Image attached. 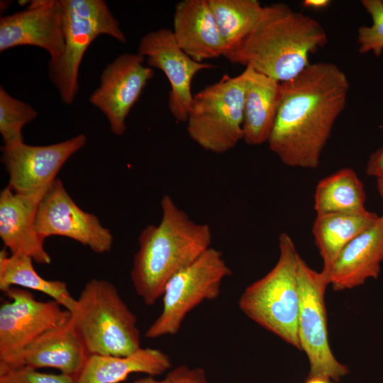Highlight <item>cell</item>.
Here are the masks:
<instances>
[{
    "instance_id": "6da1fadb",
    "label": "cell",
    "mask_w": 383,
    "mask_h": 383,
    "mask_svg": "<svg viewBox=\"0 0 383 383\" xmlns=\"http://www.w3.org/2000/svg\"><path fill=\"white\" fill-rule=\"evenodd\" d=\"M350 84L332 62L310 64L281 82V100L268 140L284 165L316 169L334 123L346 106Z\"/></svg>"
},
{
    "instance_id": "7a4b0ae2",
    "label": "cell",
    "mask_w": 383,
    "mask_h": 383,
    "mask_svg": "<svg viewBox=\"0 0 383 383\" xmlns=\"http://www.w3.org/2000/svg\"><path fill=\"white\" fill-rule=\"evenodd\" d=\"M328 36L315 18L283 3L263 6L252 30L223 55L279 82L289 81L309 65V55L326 45Z\"/></svg>"
},
{
    "instance_id": "3957f363",
    "label": "cell",
    "mask_w": 383,
    "mask_h": 383,
    "mask_svg": "<svg viewBox=\"0 0 383 383\" xmlns=\"http://www.w3.org/2000/svg\"><path fill=\"white\" fill-rule=\"evenodd\" d=\"M157 225L147 226L138 236L130 272L137 295L152 306L163 294L167 282L211 248L209 225L197 223L170 195L160 202Z\"/></svg>"
},
{
    "instance_id": "277c9868",
    "label": "cell",
    "mask_w": 383,
    "mask_h": 383,
    "mask_svg": "<svg viewBox=\"0 0 383 383\" xmlns=\"http://www.w3.org/2000/svg\"><path fill=\"white\" fill-rule=\"evenodd\" d=\"M278 245L277 263L245 289L238 306L250 319L301 351L298 335L301 257L287 233L279 235Z\"/></svg>"
},
{
    "instance_id": "5b68a950",
    "label": "cell",
    "mask_w": 383,
    "mask_h": 383,
    "mask_svg": "<svg viewBox=\"0 0 383 383\" xmlns=\"http://www.w3.org/2000/svg\"><path fill=\"white\" fill-rule=\"evenodd\" d=\"M71 314L88 355L126 356L141 348L135 315L107 280L87 282Z\"/></svg>"
},
{
    "instance_id": "8992f818",
    "label": "cell",
    "mask_w": 383,
    "mask_h": 383,
    "mask_svg": "<svg viewBox=\"0 0 383 383\" xmlns=\"http://www.w3.org/2000/svg\"><path fill=\"white\" fill-rule=\"evenodd\" d=\"M63 8L65 50L49 60L48 77L62 101L72 104L79 91V70L84 53L99 35H107L121 43L126 37L120 23L103 0H61Z\"/></svg>"
},
{
    "instance_id": "52a82bcc",
    "label": "cell",
    "mask_w": 383,
    "mask_h": 383,
    "mask_svg": "<svg viewBox=\"0 0 383 383\" xmlns=\"http://www.w3.org/2000/svg\"><path fill=\"white\" fill-rule=\"evenodd\" d=\"M245 82V70L235 77L224 74L193 95L187 131L203 149L223 153L243 140Z\"/></svg>"
},
{
    "instance_id": "ba28073f",
    "label": "cell",
    "mask_w": 383,
    "mask_h": 383,
    "mask_svg": "<svg viewBox=\"0 0 383 383\" xmlns=\"http://www.w3.org/2000/svg\"><path fill=\"white\" fill-rule=\"evenodd\" d=\"M232 271L222 252L209 248L166 284L159 316L145 332L148 338L175 335L187 315L205 300L216 299L222 282Z\"/></svg>"
},
{
    "instance_id": "9c48e42d",
    "label": "cell",
    "mask_w": 383,
    "mask_h": 383,
    "mask_svg": "<svg viewBox=\"0 0 383 383\" xmlns=\"http://www.w3.org/2000/svg\"><path fill=\"white\" fill-rule=\"evenodd\" d=\"M299 283L298 335L301 351H304L309 362L308 377H321L339 382L349 370L335 358L329 344L324 299L328 279L301 258Z\"/></svg>"
},
{
    "instance_id": "30bf717a",
    "label": "cell",
    "mask_w": 383,
    "mask_h": 383,
    "mask_svg": "<svg viewBox=\"0 0 383 383\" xmlns=\"http://www.w3.org/2000/svg\"><path fill=\"white\" fill-rule=\"evenodd\" d=\"M0 307V365L14 367L23 351L44 333L67 322L71 312L58 302L36 300L17 287L5 292Z\"/></svg>"
},
{
    "instance_id": "8fae6325",
    "label": "cell",
    "mask_w": 383,
    "mask_h": 383,
    "mask_svg": "<svg viewBox=\"0 0 383 383\" xmlns=\"http://www.w3.org/2000/svg\"><path fill=\"white\" fill-rule=\"evenodd\" d=\"M36 229L45 240L50 236L72 239L99 254L109 252L113 238L99 218L81 209L56 178L38 207Z\"/></svg>"
},
{
    "instance_id": "7c38bea8",
    "label": "cell",
    "mask_w": 383,
    "mask_h": 383,
    "mask_svg": "<svg viewBox=\"0 0 383 383\" xmlns=\"http://www.w3.org/2000/svg\"><path fill=\"white\" fill-rule=\"evenodd\" d=\"M145 59L138 52L119 55L104 69L99 86L89 96V102L104 114L116 135L125 133L130 111L154 76L152 67L144 65Z\"/></svg>"
},
{
    "instance_id": "4fadbf2b",
    "label": "cell",
    "mask_w": 383,
    "mask_h": 383,
    "mask_svg": "<svg viewBox=\"0 0 383 383\" xmlns=\"http://www.w3.org/2000/svg\"><path fill=\"white\" fill-rule=\"evenodd\" d=\"M138 52L147 60L148 66L162 71L169 80L171 90L168 108L179 122L187 123L193 98L192 82L201 70L214 67V65L194 60L178 45L172 30L160 28L143 35Z\"/></svg>"
},
{
    "instance_id": "5bb4252c",
    "label": "cell",
    "mask_w": 383,
    "mask_h": 383,
    "mask_svg": "<svg viewBox=\"0 0 383 383\" xmlns=\"http://www.w3.org/2000/svg\"><path fill=\"white\" fill-rule=\"evenodd\" d=\"M79 134L60 143L31 145L22 143L1 148V162L9 174L8 187L17 193L33 192L51 184L63 165L87 143Z\"/></svg>"
},
{
    "instance_id": "9a60e30c",
    "label": "cell",
    "mask_w": 383,
    "mask_h": 383,
    "mask_svg": "<svg viewBox=\"0 0 383 383\" xmlns=\"http://www.w3.org/2000/svg\"><path fill=\"white\" fill-rule=\"evenodd\" d=\"M21 45L45 50L50 60L62 55L65 39L61 0L31 1L25 10L0 18V52Z\"/></svg>"
},
{
    "instance_id": "2e32d148",
    "label": "cell",
    "mask_w": 383,
    "mask_h": 383,
    "mask_svg": "<svg viewBox=\"0 0 383 383\" xmlns=\"http://www.w3.org/2000/svg\"><path fill=\"white\" fill-rule=\"evenodd\" d=\"M52 183L33 192L17 193L9 187L1 191L0 238L11 255H24L39 264H50L45 239L36 229V216Z\"/></svg>"
},
{
    "instance_id": "e0dca14e",
    "label": "cell",
    "mask_w": 383,
    "mask_h": 383,
    "mask_svg": "<svg viewBox=\"0 0 383 383\" xmlns=\"http://www.w3.org/2000/svg\"><path fill=\"white\" fill-rule=\"evenodd\" d=\"M383 262V217L364 231L340 251L328 276L335 291L350 289L377 279Z\"/></svg>"
},
{
    "instance_id": "ac0fdd59",
    "label": "cell",
    "mask_w": 383,
    "mask_h": 383,
    "mask_svg": "<svg viewBox=\"0 0 383 383\" xmlns=\"http://www.w3.org/2000/svg\"><path fill=\"white\" fill-rule=\"evenodd\" d=\"M174 37L180 48L194 60L223 56L226 45L218 31L209 0H183L175 6Z\"/></svg>"
},
{
    "instance_id": "d6986e66",
    "label": "cell",
    "mask_w": 383,
    "mask_h": 383,
    "mask_svg": "<svg viewBox=\"0 0 383 383\" xmlns=\"http://www.w3.org/2000/svg\"><path fill=\"white\" fill-rule=\"evenodd\" d=\"M88 354L71 316L65 323L37 338L21 353L13 367L32 369L50 367L60 373L77 377Z\"/></svg>"
},
{
    "instance_id": "ffe728a7",
    "label": "cell",
    "mask_w": 383,
    "mask_h": 383,
    "mask_svg": "<svg viewBox=\"0 0 383 383\" xmlns=\"http://www.w3.org/2000/svg\"><path fill=\"white\" fill-rule=\"evenodd\" d=\"M243 140L249 145L268 142L281 100V82L250 67L245 69Z\"/></svg>"
},
{
    "instance_id": "44dd1931",
    "label": "cell",
    "mask_w": 383,
    "mask_h": 383,
    "mask_svg": "<svg viewBox=\"0 0 383 383\" xmlns=\"http://www.w3.org/2000/svg\"><path fill=\"white\" fill-rule=\"evenodd\" d=\"M171 367L170 357L155 348H140L126 356L91 355L77 374L76 383H118L133 373L153 377Z\"/></svg>"
},
{
    "instance_id": "7402d4cb",
    "label": "cell",
    "mask_w": 383,
    "mask_h": 383,
    "mask_svg": "<svg viewBox=\"0 0 383 383\" xmlns=\"http://www.w3.org/2000/svg\"><path fill=\"white\" fill-rule=\"evenodd\" d=\"M379 216L368 211L357 213L317 214L312 233L323 260L321 272L328 277L343 248L373 225Z\"/></svg>"
},
{
    "instance_id": "603a6c76",
    "label": "cell",
    "mask_w": 383,
    "mask_h": 383,
    "mask_svg": "<svg viewBox=\"0 0 383 383\" xmlns=\"http://www.w3.org/2000/svg\"><path fill=\"white\" fill-rule=\"evenodd\" d=\"M33 259L24 255H9L4 248L0 252V289L5 292L10 287H20L38 291L58 302L72 312L76 304L67 284L60 280H48L35 270Z\"/></svg>"
},
{
    "instance_id": "cb8c5ba5",
    "label": "cell",
    "mask_w": 383,
    "mask_h": 383,
    "mask_svg": "<svg viewBox=\"0 0 383 383\" xmlns=\"http://www.w3.org/2000/svg\"><path fill=\"white\" fill-rule=\"evenodd\" d=\"M362 182L351 168H343L322 179L316 187L314 209L317 214L357 213L366 210Z\"/></svg>"
},
{
    "instance_id": "d4e9b609",
    "label": "cell",
    "mask_w": 383,
    "mask_h": 383,
    "mask_svg": "<svg viewBox=\"0 0 383 383\" xmlns=\"http://www.w3.org/2000/svg\"><path fill=\"white\" fill-rule=\"evenodd\" d=\"M209 3L226 50L252 30L263 8L257 0H209Z\"/></svg>"
},
{
    "instance_id": "484cf974",
    "label": "cell",
    "mask_w": 383,
    "mask_h": 383,
    "mask_svg": "<svg viewBox=\"0 0 383 383\" xmlns=\"http://www.w3.org/2000/svg\"><path fill=\"white\" fill-rule=\"evenodd\" d=\"M38 116L30 104L13 97L0 87V133L4 147H12L23 142L22 129Z\"/></svg>"
},
{
    "instance_id": "4316f807",
    "label": "cell",
    "mask_w": 383,
    "mask_h": 383,
    "mask_svg": "<svg viewBox=\"0 0 383 383\" xmlns=\"http://www.w3.org/2000/svg\"><path fill=\"white\" fill-rule=\"evenodd\" d=\"M361 4L371 16L372 23L358 28V50L362 54L372 52L379 56L383 51V0H362Z\"/></svg>"
},
{
    "instance_id": "83f0119b",
    "label": "cell",
    "mask_w": 383,
    "mask_h": 383,
    "mask_svg": "<svg viewBox=\"0 0 383 383\" xmlns=\"http://www.w3.org/2000/svg\"><path fill=\"white\" fill-rule=\"evenodd\" d=\"M75 376L48 374L26 367L0 365V383H76Z\"/></svg>"
},
{
    "instance_id": "f1b7e54d",
    "label": "cell",
    "mask_w": 383,
    "mask_h": 383,
    "mask_svg": "<svg viewBox=\"0 0 383 383\" xmlns=\"http://www.w3.org/2000/svg\"><path fill=\"white\" fill-rule=\"evenodd\" d=\"M161 383H209L204 369L186 365L171 370Z\"/></svg>"
},
{
    "instance_id": "f546056e",
    "label": "cell",
    "mask_w": 383,
    "mask_h": 383,
    "mask_svg": "<svg viewBox=\"0 0 383 383\" xmlns=\"http://www.w3.org/2000/svg\"><path fill=\"white\" fill-rule=\"evenodd\" d=\"M366 172L370 176L377 177L383 175V146L370 156L366 166Z\"/></svg>"
},
{
    "instance_id": "4dcf8cb0",
    "label": "cell",
    "mask_w": 383,
    "mask_h": 383,
    "mask_svg": "<svg viewBox=\"0 0 383 383\" xmlns=\"http://www.w3.org/2000/svg\"><path fill=\"white\" fill-rule=\"evenodd\" d=\"M331 4L329 0H304L302 3L304 7L312 9H321L326 8Z\"/></svg>"
},
{
    "instance_id": "1f68e13d",
    "label": "cell",
    "mask_w": 383,
    "mask_h": 383,
    "mask_svg": "<svg viewBox=\"0 0 383 383\" xmlns=\"http://www.w3.org/2000/svg\"><path fill=\"white\" fill-rule=\"evenodd\" d=\"M305 383H333V381L321 377H307Z\"/></svg>"
},
{
    "instance_id": "d6a6232c",
    "label": "cell",
    "mask_w": 383,
    "mask_h": 383,
    "mask_svg": "<svg viewBox=\"0 0 383 383\" xmlns=\"http://www.w3.org/2000/svg\"><path fill=\"white\" fill-rule=\"evenodd\" d=\"M133 383H161V381H157L152 376H148L146 377L138 379Z\"/></svg>"
},
{
    "instance_id": "836d02e7",
    "label": "cell",
    "mask_w": 383,
    "mask_h": 383,
    "mask_svg": "<svg viewBox=\"0 0 383 383\" xmlns=\"http://www.w3.org/2000/svg\"><path fill=\"white\" fill-rule=\"evenodd\" d=\"M377 188H378L379 193L383 200V175L377 177Z\"/></svg>"
}]
</instances>
